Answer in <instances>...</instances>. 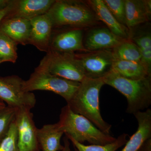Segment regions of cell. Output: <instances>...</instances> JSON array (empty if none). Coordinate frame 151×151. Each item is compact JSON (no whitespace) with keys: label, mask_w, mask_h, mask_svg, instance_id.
Listing matches in <instances>:
<instances>
[{"label":"cell","mask_w":151,"mask_h":151,"mask_svg":"<svg viewBox=\"0 0 151 151\" xmlns=\"http://www.w3.org/2000/svg\"><path fill=\"white\" fill-rule=\"evenodd\" d=\"M63 142H64V148L63 150L61 151H71L70 148V144L69 139L66 136L63 138ZM75 151H77L75 149Z\"/></svg>","instance_id":"cell-29"},{"label":"cell","mask_w":151,"mask_h":151,"mask_svg":"<svg viewBox=\"0 0 151 151\" xmlns=\"http://www.w3.org/2000/svg\"><path fill=\"white\" fill-rule=\"evenodd\" d=\"M80 82L70 81L50 73L39 64L27 80H24V91L32 92L35 90L52 92L63 97L67 103L78 89Z\"/></svg>","instance_id":"cell-5"},{"label":"cell","mask_w":151,"mask_h":151,"mask_svg":"<svg viewBox=\"0 0 151 151\" xmlns=\"http://www.w3.org/2000/svg\"><path fill=\"white\" fill-rule=\"evenodd\" d=\"M58 127L76 142H87L92 145H104L113 142L116 138L103 133L84 116L74 113L67 105L61 109Z\"/></svg>","instance_id":"cell-3"},{"label":"cell","mask_w":151,"mask_h":151,"mask_svg":"<svg viewBox=\"0 0 151 151\" xmlns=\"http://www.w3.org/2000/svg\"><path fill=\"white\" fill-rule=\"evenodd\" d=\"M2 62L1 61V60H0V63H2Z\"/></svg>","instance_id":"cell-32"},{"label":"cell","mask_w":151,"mask_h":151,"mask_svg":"<svg viewBox=\"0 0 151 151\" xmlns=\"http://www.w3.org/2000/svg\"><path fill=\"white\" fill-rule=\"evenodd\" d=\"M23 81L17 75L0 77V100L9 107L31 110L35 106L36 99L34 93L24 91Z\"/></svg>","instance_id":"cell-7"},{"label":"cell","mask_w":151,"mask_h":151,"mask_svg":"<svg viewBox=\"0 0 151 151\" xmlns=\"http://www.w3.org/2000/svg\"><path fill=\"white\" fill-rule=\"evenodd\" d=\"M17 109L9 106L0 108V140L7 133L14 121Z\"/></svg>","instance_id":"cell-25"},{"label":"cell","mask_w":151,"mask_h":151,"mask_svg":"<svg viewBox=\"0 0 151 151\" xmlns=\"http://www.w3.org/2000/svg\"><path fill=\"white\" fill-rule=\"evenodd\" d=\"M53 29L92 27L99 20L89 3L78 0H55L47 13Z\"/></svg>","instance_id":"cell-2"},{"label":"cell","mask_w":151,"mask_h":151,"mask_svg":"<svg viewBox=\"0 0 151 151\" xmlns=\"http://www.w3.org/2000/svg\"><path fill=\"white\" fill-rule=\"evenodd\" d=\"M76 55L87 78H102L112 70L115 59L111 50Z\"/></svg>","instance_id":"cell-8"},{"label":"cell","mask_w":151,"mask_h":151,"mask_svg":"<svg viewBox=\"0 0 151 151\" xmlns=\"http://www.w3.org/2000/svg\"><path fill=\"white\" fill-rule=\"evenodd\" d=\"M113 33L107 27L92 28L86 34L83 41L88 52L112 50L124 40Z\"/></svg>","instance_id":"cell-12"},{"label":"cell","mask_w":151,"mask_h":151,"mask_svg":"<svg viewBox=\"0 0 151 151\" xmlns=\"http://www.w3.org/2000/svg\"><path fill=\"white\" fill-rule=\"evenodd\" d=\"M88 3L99 21L104 23L108 29L114 34L124 39H129V30L116 19L103 2V0H90Z\"/></svg>","instance_id":"cell-17"},{"label":"cell","mask_w":151,"mask_h":151,"mask_svg":"<svg viewBox=\"0 0 151 151\" xmlns=\"http://www.w3.org/2000/svg\"><path fill=\"white\" fill-rule=\"evenodd\" d=\"M30 21L19 18H7L0 23V31L18 44H29Z\"/></svg>","instance_id":"cell-16"},{"label":"cell","mask_w":151,"mask_h":151,"mask_svg":"<svg viewBox=\"0 0 151 151\" xmlns=\"http://www.w3.org/2000/svg\"><path fill=\"white\" fill-rule=\"evenodd\" d=\"M138 123L137 130L125 144L122 151H139L146 141L151 138V110L139 111L134 114Z\"/></svg>","instance_id":"cell-15"},{"label":"cell","mask_w":151,"mask_h":151,"mask_svg":"<svg viewBox=\"0 0 151 151\" xmlns=\"http://www.w3.org/2000/svg\"><path fill=\"white\" fill-rule=\"evenodd\" d=\"M104 84L102 78L86 77L67 105L74 113L85 117L100 131L110 135L112 126L104 121L100 111V92Z\"/></svg>","instance_id":"cell-1"},{"label":"cell","mask_w":151,"mask_h":151,"mask_svg":"<svg viewBox=\"0 0 151 151\" xmlns=\"http://www.w3.org/2000/svg\"><path fill=\"white\" fill-rule=\"evenodd\" d=\"M112 70L122 77L132 80L151 77V73L140 61L115 59Z\"/></svg>","instance_id":"cell-19"},{"label":"cell","mask_w":151,"mask_h":151,"mask_svg":"<svg viewBox=\"0 0 151 151\" xmlns=\"http://www.w3.org/2000/svg\"><path fill=\"white\" fill-rule=\"evenodd\" d=\"M105 84L112 86L127 98L126 112L134 114L151 105V77L132 80L111 70L102 78Z\"/></svg>","instance_id":"cell-4"},{"label":"cell","mask_w":151,"mask_h":151,"mask_svg":"<svg viewBox=\"0 0 151 151\" xmlns=\"http://www.w3.org/2000/svg\"><path fill=\"white\" fill-rule=\"evenodd\" d=\"M14 0H11L10 2L5 7L0 9V23L8 15L14 6Z\"/></svg>","instance_id":"cell-27"},{"label":"cell","mask_w":151,"mask_h":151,"mask_svg":"<svg viewBox=\"0 0 151 151\" xmlns=\"http://www.w3.org/2000/svg\"><path fill=\"white\" fill-rule=\"evenodd\" d=\"M18 44L0 31V60L14 63L18 58Z\"/></svg>","instance_id":"cell-22"},{"label":"cell","mask_w":151,"mask_h":151,"mask_svg":"<svg viewBox=\"0 0 151 151\" xmlns=\"http://www.w3.org/2000/svg\"><path fill=\"white\" fill-rule=\"evenodd\" d=\"M11 1V0H0V9L3 8L7 6Z\"/></svg>","instance_id":"cell-30"},{"label":"cell","mask_w":151,"mask_h":151,"mask_svg":"<svg viewBox=\"0 0 151 151\" xmlns=\"http://www.w3.org/2000/svg\"><path fill=\"white\" fill-rule=\"evenodd\" d=\"M68 28L60 30L53 29L49 50L73 53L76 51L88 52L83 43V29L76 28Z\"/></svg>","instance_id":"cell-10"},{"label":"cell","mask_w":151,"mask_h":151,"mask_svg":"<svg viewBox=\"0 0 151 151\" xmlns=\"http://www.w3.org/2000/svg\"><path fill=\"white\" fill-rule=\"evenodd\" d=\"M64 133L58 127L57 124H46L37 129L38 142L42 151H62L64 146L60 139Z\"/></svg>","instance_id":"cell-18"},{"label":"cell","mask_w":151,"mask_h":151,"mask_svg":"<svg viewBox=\"0 0 151 151\" xmlns=\"http://www.w3.org/2000/svg\"><path fill=\"white\" fill-rule=\"evenodd\" d=\"M30 21L31 29L29 44L32 45L40 51L47 53L49 50L53 30L51 20L45 14Z\"/></svg>","instance_id":"cell-11"},{"label":"cell","mask_w":151,"mask_h":151,"mask_svg":"<svg viewBox=\"0 0 151 151\" xmlns=\"http://www.w3.org/2000/svg\"><path fill=\"white\" fill-rule=\"evenodd\" d=\"M55 0H14V6L7 18H19L30 20L46 14Z\"/></svg>","instance_id":"cell-13"},{"label":"cell","mask_w":151,"mask_h":151,"mask_svg":"<svg viewBox=\"0 0 151 151\" xmlns=\"http://www.w3.org/2000/svg\"><path fill=\"white\" fill-rule=\"evenodd\" d=\"M114 59L140 61L141 53L138 47L130 39L122 41L111 50Z\"/></svg>","instance_id":"cell-20"},{"label":"cell","mask_w":151,"mask_h":151,"mask_svg":"<svg viewBox=\"0 0 151 151\" xmlns=\"http://www.w3.org/2000/svg\"><path fill=\"white\" fill-rule=\"evenodd\" d=\"M0 151H19L15 119L11 124L7 133L0 140Z\"/></svg>","instance_id":"cell-24"},{"label":"cell","mask_w":151,"mask_h":151,"mask_svg":"<svg viewBox=\"0 0 151 151\" xmlns=\"http://www.w3.org/2000/svg\"><path fill=\"white\" fill-rule=\"evenodd\" d=\"M33 114L25 108L17 109L15 121L19 151H40L37 138V128L34 121Z\"/></svg>","instance_id":"cell-9"},{"label":"cell","mask_w":151,"mask_h":151,"mask_svg":"<svg viewBox=\"0 0 151 151\" xmlns=\"http://www.w3.org/2000/svg\"><path fill=\"white\" fill-rule=\"evenodd\" d=\"M6 106V104L5 103L1 100H0V108H2V107H5Z\"/></svg>","instance_id":"cell-31"},{"label":"cell","mask_w":151,"mask_h":151,"mask_svg":"<svg viewBox=\"0 0 151 151\" xmlns=\"http://www.w3.org/2000/svg\"><path fill=\"white\" fill-rule=\"evenodd\" d=\"M103 1L116 19L126 26L125 0H103Z\"/></svg>","instance_id":"cell-26"},{"label":"cell","mask_w":151,"mask_h":151,"mask_svg":"<svg viewBox=\"0 0 151 151\" xmlns=\"http://www.w3.org/2000/svg\"><path fill=\"white\" fill-rule=\"evenodd\" d=\"M142 25L130 31L129 39L139 48L141 52L151 50V32L150 26L147 27Z\"/></svg>","instance_id":"cell-23"},{"label":"cell","mask_w":151,"mask_h":151,"mask_svg":"<svg viewBox=\"0 0 151 151\" xmlns=\"http://www.w3.org/2000/svg\"><path fill=\"white\" fill-rule=\"evenodd\" d=\"M125 9L126 25L130 32L150 20L151 0H125Z\"/></svg>","instance_id":"cell-14"},{"label":"cell","mask_w":151,"mask_h":151,"mask_svg":"<svg viewBox=\"0 0 151 151\" xmlns=\"http://www.w3.org/2000/svg\"><path fill=\"white\" fill-rule=\"evenodd\" d=\"M139 151H151V139L146 141Z\"/></svg>","instance_id":"cell-28"},{"label":"cell","mask_w":151,"mask_h":151,"mask_svg":"<svg viewBox=\"0 0 151 151\" xmlns=\"http://www.w3.org/2000/svg\"><path fill=\"white\" fill-rule=\"evenodd\" d=\"M66 137L71 141L77 151H116L126 144L129 136L127 134H122L113 142L104 145H85L83 144L76 142L70 137Z\"/></svg>","instance_id":"cell-21"},{"label":"cell","mask_w":151,"mask_h":151,"mask_svg":"<svg viewBox=\"0 0 151 151\" xmlns=\"http://www.w3.org/2000/svg\"><path fill=\"white\" fill-rule=\"evenodd\" d=\"M40 64L51 74L81 83L86 78L75 53L49 50Z\"/></svg>","instance_id":"cell-6"}]
</instances>
